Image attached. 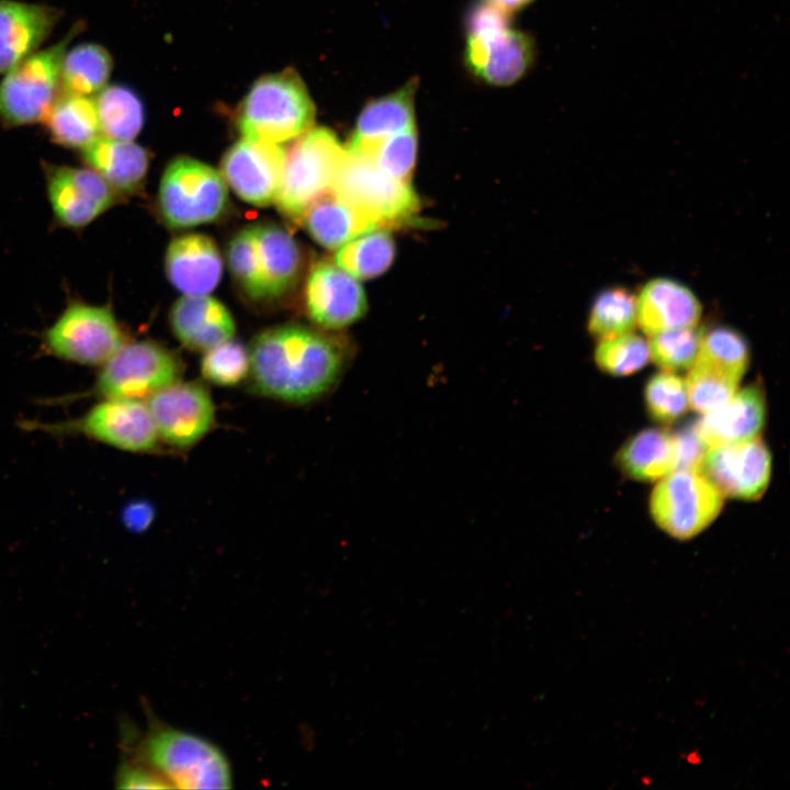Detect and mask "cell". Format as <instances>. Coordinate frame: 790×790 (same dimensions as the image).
<instances>
[{"mask_svg": "<svg viewBox=\"0 0 790 790\" xmlns=\"http://www.w3.org/2000/svg\"><path fill=\"white\" fill-rule=\"evenodd\" d=\"M84 29L77 21L55 44L40 48L5 74L0 81V122L8 128L43 122L60 93L64 55Z\"/></svg>", "mask_w": 790, "mask_h": 790, "instance_id": "277c9868", "label": "cell"}, {"mask_svg": "<svg viewBox=\"0 0 790 790\" xmlns=\"http://www.w3.org/2000/svg\"><path fill=\"white\" fill-rule=\"evenodd\" d=\"M701 304L685 284L669 279L647 281L636 296V319L642 331L655 334L698 326Z\"/></svg>", "mask_w": 790, "mask_h": 790, "instance_id": "ffe728a7", "label": "cell"}, {"mask_svg": "<svg viewBox=\"0 0 790 790\" xmlns=\"http://www.w3.org/2000/svg\"><path fill=\"white\" fill-rule=\"evenodd\" d=\"M284 151L275 203L285 217L298 224L308 205L332 188L346 147L334 132L317 127L298 136Z\"/></svg>", "mask_w": 790, "mask_h": 790, "instance_id": "5b68a950", "label": "cell"}, {"mask_svg": "<svg viewBox=\"0 0 790 790\" xmlns=\"http://www.w3.org/2000/svg\"><path fill=\"white\" fill-rule=\"evenodd\" d=\"M54 433H78L113 448L150 453L159 448V436L145 400L103 398L77 419L43 425Z\"/></svg>", "mask_w": 790, "mask_h": 790, "instance_id": "8fae6325", "label": "cell"}, {"mask_svg": "<svg viewBox=\"0 0 790 790\" xmlns=\"http://www.w3.org/2000/svg\"><path fill=\"white\" fill-rule=\"evenodd\" d=\"M249 369V349L234 339L206 350L201 361L202 376L217 386L239 384L248 376Z\"/></svg>", "mask_w": 790, "mask_h": 790, "instance_id": "ab89813d", "label": "cell"}, {"mask_svg": "<svg viewBox=\"0 0 790 790\" xmlns=\"http://www.w3.org/2000/svg\"><path fill=\"white\" fill-rule=\"evenodd\" d=\"M636 325V296L630 290L613 286L597 294L587 323L591 336L603 339L632 332Z\"/></svg>", "mask_w": 790, "mask_h": 790, "instance_id": "d6a6232c", "label": "cell"}, {"mask_svg": "<svg viewBox=\"0 0 790 790\" xmlns=\"http://www.w3.org/2000/svg\"><path fill=\"white\" fill-rule=\"evenodd\" d=\"M395 258V242L386 228L368 230L336 251L335 263L356 279H372L385 272Z\"/></svg>", "mask_w": 790, "mask_h": 790, "instance_id": "4dcf8cb0", "label": "cell"}, {"mask_svg": "<svg viewBox=\"0 0 790 790\" xmlns=\"http://www.w3.org/2000/svg\"><path fill=\"white\" fill-rule=\"evenodd\" d=\"M80 153L86 166L99 173L116 194L136 193L143 187L149 155L133 140L99 136Z\"/></svg>", "mask_w": 790, "mask_h": 790, "instance_id": "603a6c76", "label": "cell"}, {"mask_svg": "<svg viewBox=\"0 0 790 790\" xmlns=\"http://www.w3.org/2000/svg\"><path fill=\"white\" fill-rule=\"evenodd\" d=\"M159 212L171 228H188L217 221L227 210L228 191L214 168L179 157L166 168L158 191Z\"/></svg>", "mask_w": 790, "mask_h": 790, "instance_id": "8992f818", "label": "cell"}, {"mask_svg": "<svg viewBox=\"0 0 790 790\" xmlns=\"http://www.w3.org/2000/svg\"><path fill=\"white\" fill-rule=\"evenodd\" d=\"M115 783L121 789H172L165 778L137 760L120 767Z\"/></svg>", "mask_w": 790, "mask_h": 790, "instance_id": "7bdbcfd3", "label": "cell"}, {"mask_svg": "<svg viewBox=\"0 0 790 790\" xmlns=\"http://www.w3.org/2000/svg\"><path fill=\"white\" fill-rule=\"evenodd\" d=\"M61 16L49 4L0 0V76L38 50Z\"/></svg>", "mask_w": 790, "mask_h": 790, "instance_id": "ac0fdd59", "label": "cell"}, {"mask_svg": "<svg viewBox=\"0 0 790 790\" xmlns=\"http://www.w3.org/2000/svg\"><path fill=\"white\" fill-rule=\"evenodd\" d=\"M93 391L102 398L146 400L180 381V358L150 340L126 342L100 366Z\"/></svg>", "mask_w": 790, "mask_h": 790, "instance_id": "30bf717a", "label": "cell"}, {"mask_svg": "<svg viewBox=\"0 0 790 790\" xmlns=\"http://www.w3.org/2000/svg\"><path fill=\"white\" fill-rule=\"evenodd\" d=\"M155 518L153 505L146 500L129 503L123 511L124 524L134 532L146 530Z\"/></svg>", "mask_w": 790, "mask_h": 790, "instance_id": "ee69618b", "label": "cell"}, {"mask_svg": "<svg viewBox=\"0 0 790 790\" xmlns=\"http://www.w3.org/2000/svg\"><path fill=\"white\" fill-rule=\"evenodd\" d=\"M695 362L742 380L749 364L748 343L734 328L712 327L703 330Z\"/></svg>", "mask_w": 790, "mask_h": 790, "instance_id": "836d02e7", "label": "cell"}, {"mask_svg": "<svg viewBox=\"0 0 790 790\" xmlns=\"http://www.w3.org/2000/svg\"><path fill=\"white\" fill-rule=\"evenodd\" d=\"M146 405L160 441L185 450L200 442L215 424V406L200 382L178 381L148 397Z\"/></svg>", "mask_w": 790, "mask_h": 790, "instance_id": "7c38bea8", "label": "cell"}, {"mask_svg": "<svg viewBox=\"0 0 790 790\" xmlns=\"http://www.w3.org/2000/svg\"><path fill=\"white\" fill-rule=\"evenodd\" d=\"M93 100L101 136L133 140L139 134L145 123V109L134 90L108 83Z\"/></svg>", "mask_w": 790, "mask_h": 790, "instance_id": "f546056e", "label": "cell"}, {"mask_svg": "<svg viewBox=\"0 0 790 790\" xmlns=\"http://www.w3.org/2000/svg\"><path fill=\"white\" fill-rule=\"evenodd\" d=\"M771 453L759 438L708 448L699 472L725 498L754 501L771 478Z\"/></svg>", "mask_w": 790, "mask_h": 790, "instance_id": "4fadbf2b", "label": "cell"}, {"mask_svg": "<svg viewBox=\"0 0 790 790\" xmlns=\"http://www.w3.org/2000/svg\"><path fill=\"white\" fill-rule=\"evenodd\" d=\"M673 436L676 458L675 470L699 472L708 447L698 436L693 426L677 433H673Z\"/></svg>", "mask_w": 790, "mask_h": 790, "instance_id": "b9f144b4", "label": "cell"}, {"mask_svg": "<svg viewBox=\"0 0 790 790\" xmlns=\"http://www.w3.org/2000/svg\"><path fill=\"white\" fill-rule=\"evenodd\" d=\"M127 342L105 305L70 301L44 331L43 345L54 357L89 366H101Z\"/></svg>", "mask_w": 790, "mask_h": 790, "instance_id": "ba28073f", "label": "cell"}, {"mask_svg": "<svg viewBox=\"0 0 790 790\" xmlns=\"http://www.w3.org/2000/svg\"><path fill=\"white\" fill-rule=\"evenodd\" d=\"M176 338L187 349L206 350L234 338L236 328L229 311L207 295H184L169 314Z\"/></svg>", "mask_w": 790, "mask_h": 790, "instance_id": "7402d4cb", "label": "cell"}, {"mask_svg": "<svg viewBox=\"0 0 790 790\" xmlns=\"http://www.w3.org/2000/svg\"><path fill=\"white\" fill-rule=\"evenodd\" d=\"M253 230L267 296H280L297 278L301 267L298 245L287 230L275 224L256 225Z\"/></svg>", "mask_w": 790, "mask_h": 790, "instance_id": "4316f807", "label": "cell"}, {"mask_svg": "<svg viewBox=\"0 0 790 790\" xmlns=\"http://www.w3.org/2000/svg\"><path fill=\"white\" fill-rule=\"evenodd\" d=\"M166 273L184 295H207L219 283L223 262L216 244L201 234L174 238L166 252Z\"/></svg>", "mask_w": 790, "mask_h": 790, "instance_id": "44dd1931", "label": "cell"}, {"mask_svg": "<svg viewBox=\"0 0 790 790\" xmlns=\"http://www.w3.org/2000/svg\"><path fill=\"white\" fill-rule=\"evenodd\" d=\"M689 408L703 415L725 404L738 390L741 380L693 362L685 379Z\"/></svg>", "mask_w": 790, "mask_h": 790, "instance_id": "8d00e7d4", "label": "cell"}, {"mask_svg": "<svg viewBox=\"0 0 790 790\" xmlns=\"http://www.w3.org/2000/svg\"><path fill=\"white\" fill-rule=\"evenodd\" d=\"M487 2H490L500 9L511 12L516 10H520L528 5L532 0H486Z\"/></svg>", "mask_w": 790, "mask_h": 790, "instance_id": "f6af8a7d", "label": "cell"}, {"mask_svg": "<svg viewBox=\"0 0 790 790\" xmlns=\"http://www.w3.org/2000/svg\"><path fill=\"white\" fill-rule=\"evenodd\" d=\"M533 40L523 32L505 30L483 36H466L465 65L473 75L492 86H509L531 67Z\"/></svg>", "mask_w": 790, "mask_h": 790, "instance_id": "e0dca14e", "label": "cell"}, {"mask_svg": "<svg viewBox=\"0 0 790 790\" xmlns=\"http://www.w3.org/2000/svg\"><path fill=\"white\" fill-rule=\"evenodd\" d=\"M332 189L381 228L411 223L420 208L410 183L386 174L371 160L347 149Z\"/></svg>", "mask_w": 790, "mask_h": 790, "instance_id": "52a82bcc", "label": "cell"}, {"mask_svg": "<svg viewBox=\"0 0 790 790\" xmlns=\"http://www.w3.org/2000/svg\"><path fill=\"white\" fill-rule=\"evenodd\" d=\"M136 760L148 766L172 788L227 789L232 770L224 753L210 741L156 723L140 741Z\"/></svg>", "mask_w": 790, "mask_h": 790, "instance_id": "7a4b0ae2", "label": "cell"}, {"mask_svg": "<svg viewBox=\"0 0 790 790\" xmlns=\"http://www.w3.org/2000/svg\"><path fill=\"white\" fill-rule=\"evenodd\" d=\"M305 302L309 318L329 330L354 324L368 309L366 296L358 279L328 261L318 262L311 269Z\"/></svg>", "mask_w": 790, "mask_h": 790, "instance_id": "2e32d148", "label": "cell"}, {"mask_svg": "<svg viewBox=\"0 0 790 790\" xmlns=\"http://www.w3.org/2000/svg\"><path fill=\"white\" fill-rule=\"evenodd\" d=\"M416 127L357 146H346L350 153L371 160L386 174L410 183L417 157Z\"/></svg>", "mask_w": 790, "mask_h": 790, "instance_id": "1f68e13d", "label": "cell"}, {"mask_svg": "<svg viewBox=\"0 0 790 790\" xmlns=\"http://www.w3.org/2000/svg\"><path fill=\"white\" fill-rule=\"evenodd\" d=\"M249 380L261 396L290 404L314 402L337 385L351 358L342 339L301 325L257 335L249 348Z\"/></svg>", "mask_w": 790, "mask_h": 790, "instance_id": "6da1fadb", "label": "cell"}, {"mask_svg": "<svg viewBox=\"0 0 790 790\" xmlns=\"http://www.w3.org/2000/svg\"><path fill=\"white\" fill-rule=\"evenodd\" d=\"M300 224L320 246L338 249L354 237L377 226L332 188L315 199Z\"/></svg>", "mask_w": 790, "mask_h": 790, "instance_id": "cb8c5ba5", "label": "cell"}, {"mask_svg": "<svg viewBox=\"0 0 790 790\" xmlns=\"http://www.w3.org/2000/svg\"><path fill=\"white\" fill-rule=\"evenodd\" d=\"M44 171L54 217L64 227L81 229L115 202L116 193L87 166L45 163Z\"/></svg>", "mask_w": 790, "mask_h": 790, "instance_id": "5bb4252c", "label": "cell"}, {"mask_svg": "<svg viewBox=\"0 0 790 790\" xmlns=\"http://www.w3.org/2000/svg\"><path fill=\"white\" fill-rule=\"evenodd\" d=\"M113 69L110 52L98 43L67 48L60 70V91L94 97L108 83Z\"/></svg>", "mask_w": 790, "mask_h": 790, "instance_id": "f1b7e54d", "label": "cell"}, {"mask_svg": "<svg viewBox=\"0 0 790 790\" xmlns=\"http://www.w3.org/2000/svg\"><path fill=\"white\" fill-rule=\"evenodd\" d=\"M418 80L374 99L362 109L347 146H357L403 132L415 126L414 100Z\"/></svg>", "mask_w": 790, "mask_h": 790, "instance_id": "484cf974", "label": "cell"}, {"mask_svg": "<svg viewBox=\"0 0 790 790\" xmlns=\"http://www.w3.org/2000/svg\"><path fill=\"white\" fill-rule=\"evenodd\" d=\"M644 403L650 417L661 424H672L689 409L685 379L676 372L662 370L646 382Z\"/></svg>", "mask_w": 790, "mask_h": 790, "instance_id": "d590c367", "label": "cell"}, {"mask_svg": "<svg viewBox=\"0 0 790 790\" xmlns=\"http://www.w3.org/2000/svg\"><path fill=\"white\" fill-rule=\"evenodd\" d=\"M284 155L280 144L242 138L224 155L221 174L241 200L268 206L278 196Z\"/></svg>", "mask_w": 790, "mask_h": 790, "instance_id": "9a60e30c", "label": "cell"}, {"mask_svg": "<svg viewBox=\"0 0 790 790\" xmlns=\"http://www.w3.org/2000/svg\"><path fill=\"white\" fill-rule=\"evenodd\" d=\"M767 405L761 386L753 383L722 406L701 415L693 428L708 448L759 438L766 422Z\"/></svg>", "mask_w": 790, "mask_h": 790, "instance_id": "d6986e66", "label": "cell"}, {"mask_svg": "<svg viewBox=\"0 0 790 790\" xmlns=\"http://www.w3.org/2000/svg\"><path fill=\"white\" fill-rule=\"evenodd\" d=\"M616 464L631 479L657 482L676 467L674 436L662 428H646L628 439Z\"/></svg>", "mask_w": 790, "mask_h": 790, "instance_id": "d4e9b609", "label": "cell"}, {"mask_svg": "<svg viewBox=\"0 0 790 790\" xmlns=\"http://www.w3.org/2000/svg\"><path fill=\"white\" fill-rule=\"evenodd\" d=\"M227 261L233 276L249 297L268 298L253 226L241 229L232 238L227 248Z\"/></svg>", "mask_w": 790, "mask_h": 790, "instance_id": "74e56055", "label": "cell"}, {"mask_svg": "<svg viewBox=\"0 0 790 790\" xmlns=\"http://www.w3.org/2000/svg\"><path fill=\"white\" fill-rule=\"evenodd\" d=\"M314 120L304 82L286 69L255 82L240 106L238 127L244 138L280 144L309 131Z\"/></svg>", "mask_w": 790, "mask_h": 790, "instance_id": "3957f363", "label": "cell"}, {"mask_svg": "<svg viewBox=\"0 0 790 790\" xmlns=\"http://www.w3.org/2000/svg\"><path fill=\"white\" fill-rule=\"evenodd\" d=\"M723 504L724 497L700 472L674 470L656 482L650 514L666 534L686 541L704 531Z\"/></svg>", "mask_w": 790, "mask_h": 790, "instance_id": "9c48e42d", "label": "cell"}, {"mask_svg": "<svg viewBox=\"0 0 790 790\" xmlns=\"http://www.w3.org/2000/svg\"><path fill=\"white\" fill-rule=\"evenodd\" d=\"M43 123L50 139L69 149L82 150L101 136L93 97L60 91Z\"/></svg>", "mask_w": 790, "mask_h": 790, "instance_id": "83f0119b", "label": "cell"}, {"mask_svg": "<svg viewBox=\"0 0 790 790\" xmlns=\"http://www.w3.org/2000/svg\"><path fill=\"white\" fill-rule=\"evenodd\" d=\"M702 332L696 326L650 336V360L662 370H688L696 360Z\"/></svg>", "mask_w": 790, "mask_h": 790, "instance_id": "f35d334b", "label": "cell"}, {"mask_svg": "<svg viewBox=\"0 0 790 790\" xmlns=\"http://www.w3.org/2000/svg\"><path fill=\"white\" fill-rule=\"evenodd\" d=\"M510 29L509 12L490 2L476 3L465 18L466 36H483Z\"/></svg>", "mask_w": 790, "mask_h": 790, "instance_id": "60d3db41", "label": "cell"}, {"mask_svg": "<svg viewBox=\"0 0 790 790\" xmlns=\"http://www.w3.org/2000/svg\"><path fill=\"white\" fill-rule=\"evenodd\" d=\"M594 360L598 369L606 374L629 376L648 363V343L633 331L598 339Z\"/></svg>", "mask_w": 790, "mask_h": 790, "instance_id": "e575fe53", "label": "cell"}]
</instances>
